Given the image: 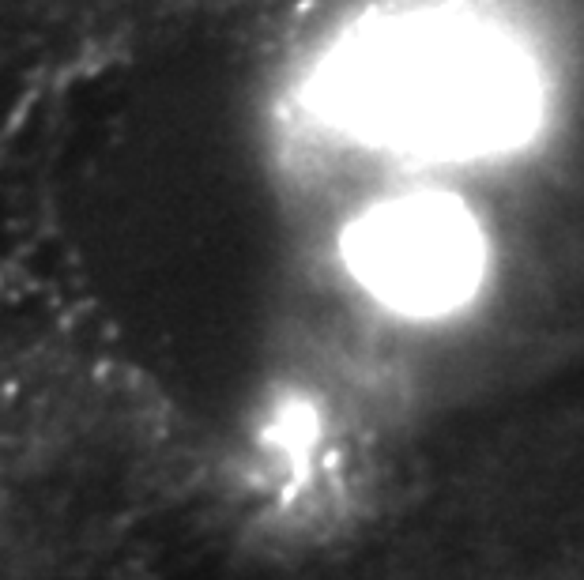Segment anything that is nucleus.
I'll use <instances>...</instances> for the list:
<instances>
[{
    "label": "nucleus",
    "instance_id": "obj_1",
    "mask_svg": "<svg viewBox=\"0 0 584 580\" xmlns=\"http://www.w3.org/2000/svg\"><path fill=\"white\" fill-rule=\"evenodd\" d=\"M335 114L430 147H483L517 132L524 83L517 61L456 23H396L358 38L324 79Z\"/></svg>",
    "mask_w": 584,
    "mask_h": 580
},
{
    "label": "nucleus",
    "instance_id": "obj_2",
    "mask_svg": "<svg viewBox=\"0 0 584 580\" xmlns=\"http://www.w3.org/2000/svg\"><path fill=\"white\" fill-rule=\"evenodd\" d=\"M355 268L392 302L437 309L475 283L479 238L460 207L445 200H407L358 227Z\"/></svg>",
    "mask_w": 584,
    "mask_h": 580
}]
</instances>
